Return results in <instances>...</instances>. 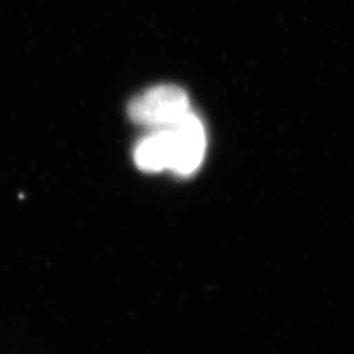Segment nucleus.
Wrapping results in <instances>:
<instances>
[{
	"label": "nucleus",
	"instance_id": "obj_1",
	"mask_svg": "<svg viewBox=\"0 0 354 354\" xmlns=\"http://www.w3.org/2000/svg\"><path fill=\"white\" fill-rule=\"evenodd\" d=\"M189 112L187 92L171 84L145 91L134 97L127 108V113L136 124L153 130L174 127Z\"/></svg>",
	"mask_w": 354,
	"mask_h": 354
},
{
	"label": "nucleus",
	"instance_id": "obj_2",
	"mask_svg": "<svg viewBox=\"0 0 354 354\" xmlns=\"http://www.w3.org/2000/svg\"><path fill=\"white\" fill-rule=\"evenodd\" d=\"M168 129L172 150L169 169L178 176H190L200 168L206 151L203 124L196 114L189 112L176 125Z\"/></svg>",
	"mask_w": 354,
	"mask_h": 354
},
{
	"label": "nucleus",
	"instance_id": "obj_3",
	"mask_svg": "<svg viewBox=\"0 0 354 354\" xmlns=\"http://www.w3.org/2000/svg\"><path fill=\"white\" fill-rule=\"evenodd\" d=\"M172 159L169 129H158L138 142L134 160L145 172H160L169 169Z\"/></svg>",
	"mask_w": 354,
	"mask_h": 354
}]
</instances>
